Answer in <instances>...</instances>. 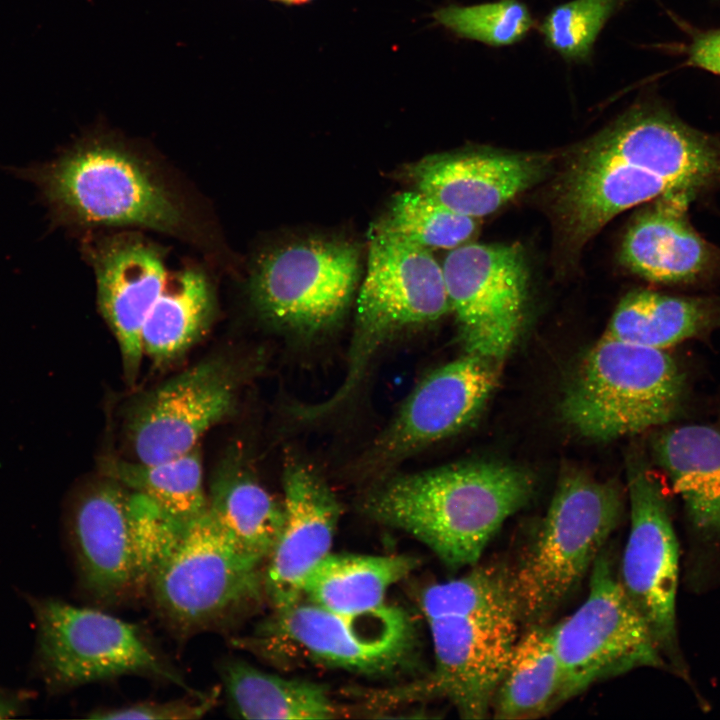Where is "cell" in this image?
I'll use <instances>...</instances> for the list:
<instances>
[{
  "mask_svg": "<svg viewBox=\"0 0 720 720\" xmlns=\"http://www.w3.org/2000/svg\"><path fill=\"white\" fill-rule=\"evenodd\" d=\"M720 185V138L689 126L658 103L640 102L587 140L555 190L571 248L612 218L672 193L695 198Z\"/></svg>",
  "mask_w": 720,
  "mask_h": 720,
  "instance_id": "obj_1",
  "label": "cell"
},
{
  "mask_svg": "<svg viewBox=\"0 0 720 720\" xmlns=\"http://www.w3.org/2000/svg\"><path fill=\"white\" fill-rule=\"evenodd\" d=\"M533 490L532 476L521 468L471 462L393 477L370 491L362 507L457 569L478 563L491 538Z\"/></svg>",
  "mask_w": 720,
  "mask_h": 720,
  "instance_id": "obj_2",
  "label": "cell"
},
{
  "mask_svg": "<svg viewBox=\"0 0 720 720\" xmlns=\"http://www.w3.org/2000/svg\"><path fill=\"white\" fill-rule=\"evenodd\" d=\"M12 171L37 187L54 226L195 233L187 206L158 169L112 134L94 131L51 161Z\"/></svg>",
  "mask_w": 720,
  "mask_h": 720,
  "instance_id": "obj_3",
  "label": "cell"
},
{
  "mask_svg": "<svg viewBox=\"0 0 720 720\" xmlns=\"http://www.w3.org/2000/svg\"><path fill=\"white\" fill-rule=\"evenodd\" d=\"M622 512L615 484L576 470L562 475L532 542L511 568L521 624H547L591 571Z\"/></svg>",
  "mask_w": 720,
  "mask_h": 720,
  "instance_id": "obj_4",
  "label": "cell"
},
{
  "mask_svg": "<svg viewBox=\"0 0 720 720\" xmlns=\"http://www.w3.org/2000/svg\"><path fill=\"white\" fill-rule=\"evenodd\" d=\"M447 312L451 309L442 264L431 251L374 226L345 377L328 399L302 407L303 417L320 418L342 407L392 336L435 322Z\"/></svg>",
  "mask_w": 720,
  "mask_h": 720,
  "instance_id": "obj_5",
  "label": "cell"
},
{
  "mask_svg": "<svg viewBox=\"0 0 720 720\" xmlns=\"http://www.w3.org/2000/svg\"><path fill=\"white\" fill-rule=\"evenodd\" d=\"M687 396L685 373L663 350L603 336L568 385L561 413L582 436L611 440L671 422Z\"/></svg>",
  "mask_w": 720,
  "mask_h": 720,
  "instance_id": "obj_6",
  "label": "cell"
},
{
  "mask_svg": "<svg viewBox=\"0 0 720 720\" xmlns=\"http://www.w3.org/2000/svg\"><path fill=\"white\" fill-rule=\"evenodd\" d=\"M176 531L155 503L115 481L85 489L67 520L81 588L96 602L113 604L148 587Z\"/></svg>",
  "mask_w": 720,
  "mask_h": 720,
  "instance_id": "obj_7",
  "label": "cell"
},
{
  "mask_svg": "<svg viewBox=\"0 0 720 720\" xmlns=\"http://www.w3.org/2000/svg\"><path fill=\"white\" fill-rule=\"evenodd\" d=\"M261 565L239 550L206 510L181 527L148 587L168 624L193 634L229 625L259 602Z\"/></svg>",
  "mask_w": 720,
  "mask_h": 720,
  "instance_id": "obj_8",
  "label": "cell"
},
{
  "mask_svg": "<svg viewBox=\"0 0 720 720\" xmlns=\"http://www.w3.org/2000/svg\"><path fill=\"white\" fill-rule=\"evenodd\" d=\"M37 639L33 672L51 693L123 675L158 677L184 687L136 625L89 607L27 596Z\"/></svg>",
  "mask_w": 720,
  "mask_h": 720,
  "instance_id": "obj_9",
  "label": "cell"
},
{
  "mask_svg": "<svg viewBox=\"0 0 720 720\" xmlns=\"http://www.w3.org/2000/svg\"><path fill=\"white\" fill-rule=\"evenodd\" d=\"M231 644L271 661L297 653L329 666L377 673L409 656L415 631L408 615L391 605L346 614L300 600L274 609L250 634L231 639Z\"/></svg>",
  "mask_w": 720,
  "mask_h": 720,
  "instance_id": "obj_10",
  "label": "cell"
},
{
  "mask_svg": "<svg viewBox=\"0 0 720 720\" xmlns=\"http://www.w3.org/2000/svg\"><path fill=\"white\" fill-rule=\"evenodd\" d=\"M590 572L585 601L550 626L565 702L597 682L637 668L669 669L645 620L624 592L607 547Z\"/></svg>",
  "mask_w": 720,
  "mask_h": 720,
  "instance_id": "obj_11",
  "label": "cell"
},
{
  "mask_svg": "<svg viewBox=\"0 0 720 720\" xmlns=\"http://www.w3.org/2000/svg\"><path fill=\"white\" fill-rule=\"evenodd\" d=\"M361 273L358 248L311 236L265 250L255 261L249 297L265 320L301 332L335 323L347 310Z\"/></svg>",
  "mask_w": 720,
  "mask_h": 720,
  "instance_id": "obj_12",
  "label": "cell"
},
{
  "mask_svg": "<svg viewBox=\"0 0 720 720\" xmlns=\"http://www.w3.org/2000/svg\"><path fill=\"white\" fill-rule=\"evenodd\" d=\"M627 474L630 527L619 580L669 670L687 678L676 622L680 552L669 502L642 459H633Z\"/></svg>",
  "mask_w": 720,
  "mask_h": 720,
  "instance_id": "obj_13",
  "label": "cell"
},
{
  "mask_svg": "<svg viewBox=\"0 0 720 720\" xmlns=\"http://www.w3.org/2000/svg\"><path fill=\"white\" fill-rule=\"evenodd\" d=\"M442 268L466 351L500 363L525 318L529 271L523 249L465 243L449 252Z\"/></svg>",
  "mask_w": 720,
  "mask_h": 720,
  "instance_id": "obj_14",
  "label": "cell"
},
{
  "mask_svg": "<svg viewBox=\"0 0 720 720\" xmlns=\"http://www.w3.org/2000/svg\"><path fill=\"white\" fill-rule=\"evenodd\" d=\"M498 364L468 353L428 374L363 456V472H381L474 420L498 380Z\"/></svg>",
  "mask_w": 720,
  "mask_h": 720,
  "instance_id": "obj_15",
  "label": "cell"
},
{
  "mask_svg": "<svg viewBox=\"0 0 720 720\" xmlns=\"http://www.w3.org/2000/svg\"><path fill=\"white\" fill-rule=\"evenodd\" d=\"M240 372L232 361H202L147 394L128 431L137 461L156 463L186 454L234 408Z\"/></svg>",
  "mask_w": 720,
  "mask_h": 720,
  "instance_id": "obj_16",
  "label": "cell"
},
{
  "mask_svg": "<svg viewBox=\"0 0 720 720\" xmlns=\"http://www.w3.org/2000/svg\"><path fill=\"white\" fill-rule=\"evenodd\" d=\"M434 651L432 674L399 696H439L464 719H483L521 624L517 615L445 616L427 619Z\"/></svg>",
  "mask_w": 720,
  "mask_h": 720,
  "instance_id": "obj_17",
  "label": "cell"
},
{
  "mask_svg": "<svg viewBox=\"0 0 720 720\" xmlns=\"http://www.w3.org/2000/svg\"><path fill=\"white\" fill-rule=\"evenodd\" d=\"M284 522L263 573L264 592L274 609L303 598L304 583L328 555L340 518V504L323 479L291 459L283 472Z\"/></svg>",
  "mask_w": 720,
  "mask_h": 720,
  "instance_id": "obj_18",
  "label": "cell"
},
{
  "mask_svg": "<svg viewBox=\"0 0 720 720\" xmlns=\"http://www.w3.org/2000/svg\"><path fill=\"white\" fill-rule=\"evenodd\" d=\"M99 309L120 347L126 374L136 376L142 357V329L170 274L162 249L134 234L87 246Z\"/></svg>",
  "mask_w": 720,
  "mask_h": 720,
  "instance_id": "obj_19",
  "label": "cell"
},
{
  "mask_svg": "<svg viewBox=\"0 0 720 720\" xmlns=\"http://www.w3.org/2000/svg\"><path fill=\"white\" fill-rule=\"evenodd\" d=\"M544 155L469 150L429 155L407 168L415 189L468 217L489 215L547 172Z\"/></svg>",
  "mask_w": 720,
  "mask_h": 720,
  "instance_id": "obj_20",
  "label": "cell"
},
{
  "mask_svg": "<svg viewBox=\"0 0 720 720\" xmlns=\"http://www.w3.org/2000/svg\"><path fill=\"white\" fill-rule=\"evenodd\" d=\"M684 193L658 197L633 217L623 237L620 260L653 283L696 286L720 275V248L691 225Z\"/></svg>",
  "mask_w": 720,
  "mask_h": 720,
  "instance_id": "obj_21",
  "label": "cell"
},
{
  "mask_svg": "<svg viewBox=\"0 0 720 720\" xmlns=\"http://www.w3.org/2000/svg\"><path fill=\"white\" fill-rule=\"evenodd\" d=\"M657 464L679 494L695 541L720 543V426L690 424L664 429L652 440Z\"/></svg>",
  "mask_w": 720,
  "mask_h": 720,
  "instance_id": "obj_22",
  "label": "cell"
},
{
  "mask_svg": "<svg viewBox=\"0 0 720 720\" xmlns=\"http://www.w3.org/2000/svg\"><path fill=\"white\" fill-rule=\"evenodd\" d=\"M720 328V297L670 295L647 289L626 294L604 336L661 349Z\"/></svg>",
  "mask_w": 720,
  "mask_h": 720,
  "instance_id": "obj_23",
  "label": "cell"
},
{
  "mask_svg": "<svg viewBox=\"0 0 720 720\" xmlns=\"http://www.w3.org/2000/svg\"><path fill=\"white\" fill-rule=\"evenodd\" d=\"M563 703L562 672L550 626H527L510 653L493 699L492 715L505 720L534 719Z\"/></svg>",
  "mask_w": 720,
  "mask_h": 720,
  "instance_id": "obj_24",
  "label": "cell"
},
{
  "mask_svg": "<svg viewBox=\"0 0 720 720\" xmlns=\"http://www.w3.org/2000/svg\"><path fill=\"white\" fill-rule=\"evenodd\" d=\"M207 512L239 550L261 563L268 559L284 522L283 502L232 462L214 477Z\"/></svg>",
  "mask_w": 720,
  "mask_h": 720,
  "instance_id": "obj_25",
  "label": "cell"
},
{
  "mask_svg": "<svg viewBox=\"0 0 720 720\" xmlns=\"http://www.w3.org/2000/svg\"><path fill=\"white\" fill-rule=\"evenodd\" d=\"M215 307L214 286L203 269L171 271L143 326V354L159 365L177 358L207 330Z\"/></svg>",
  "mask_w": 720,
  "mask_h": 720,
  "instance_id": "obj_26",
  "label": "cell"
},
{
  "mask_svg": "<svg viewBox=\"0 0 720 720\" xmlns=\"http://www.w3.org/2000/svg\"><path fill=\"white\" fill-rule=\"evenodd\" d=\"M416 565L408 555L330 553L308 575L303 597L339 613L370 611L385 604L388 590Z\"/></svg>",
  "mask_w": 720,
  "mask_h": 720,
  "instance_id": "obj_27",
  "label": "cell"
},
{
  "mask_svg": "<svg viewBox=\"0 0 720 720\" xmlns=\"http://www.w3.org/2000/svg\"><path fill=\"white\" fill-rule=\"evenodd\" d=\"M232 714L245 719H329L337 708L321 684L288 679L231 659L220 669Z\"/></svg>",
  "mask_w": 720,
  "mask_h": 720,
  "instance_id": "obj_28",
  "label": "cell"
},
{
  "mask_svg": "<svg viewBox=\"0 0 720 720\" xmlns=\"http://www.w3.org/2000/svg\"><path fill=\"white\" fill-rule=\"evenodd\" d=\"M105 474L142 494L174 520L186 524L207 510V494L199 446L181 456L156 463L109 460Z\"/></svg>",
  "mask_w": 720,
  "mask_h": 720,
  "instance_id": "obj_29",
  "label": "cell"
},
{
  "mask_svg": "<svg viewBox=\"0 0 720 720\" xmlns=\"http://www.w3.org/2000/svg\"><path fill=\"white\" fill-rule=\"evenodd\" d=\"M420 607L426 620L464 615L519 617L511 567L502 562L477 563L460 578L427 587Z\"/></svg>",
  "mask_w": 720,
  "mask_h": 720,
  "instance_id": "obj_30",
  "label": "cell"
},
{
  "mask_svg": "<svg viewBox=\"0 0 720 720\" xmlns=\"http://www.w3.org/2000/svg\"><path fill=\"white\" fill-rule=\"evenodd\" d=\"M374 226L430 251L452 250L474 235L477 219L459 214L415 189L395 195Z\"/></svg>",
  "mask_w": 720,
  "mask_h": 720,
  "instance_id": "obj_31",
  "label": "cell"
},
{
  "mask_svg": "<svg viewBox=\"0 0 720 720\" xmlns=\"http://www.w3.org/2000/svg\"><path fill=\"white\" fill-rule=\"evenodd\" d=\"M433 16L454 34L491 46L514 44L534 26L529 9L518 0L472 6L449 5L435 11Z\"/></svg>",
  "mask_w": 720,
  "mask_h": 720,
  "instance_id": "obj_32",
  "label": "cell"
},
{
  "mask_svg": "<svg viewBox=\"0 0 720 720\" xmlns=\"http://www.w3.org/2000/svg\"><path fill=\"white\" fill-rule=\"evenodd\" d=\"M620 0H572L554 8L541 24L546 43L567 61L582 62Z\"/></svg>",
  "mask_w": 720,
  "mask_h": 720,
  "instance_id": "obj_33",
  "label": "cell"
},
{
  "mask_svg": "<svg viewBox=\"0 0 720 720\" xmlns=\"http://www.w3.org/2000/svg\"><path fill=\"white\" fill-rule=\"evenodd\" d=\"M219 689L199 694L191 699H177L165 702H142L119 708H101L92 711V719H150L190 720L206 715L217 703Z\"/></svg>",
  "mask_w": 720,
  "mask_h": 720,
  "instance_id": "obj_34",
  "label": "cell"
},
{
  "mask_svg": "<svg viewBox=\"0 0 720 720\" xmlns=\"http://www.w3.org/2000/svg\"><path fill=\"white\" fill-rule=\"evenodd\" d=\"M688 63L720 75V29L697 35L687 50Z\"/></svg>",
  "mask_w": 720,
  "mask_h": 720,
  "instance_id": "obj_35",
  "label": "cell"
},
{
  "mask_svg": "<svg viewBox=\"0 0 720 720\" xmlns=\"http://www.w3.org/2000/svg\"><path fill=\"white\" fill-rule=\"evenodd\" d=\"M24 695L0 688V719L12 718L24 710Z\"/></svg>",
  "mask_w": 720,
  "mask_h": 720,
  "instance_id": "obj_36",
  "label": "cell"
},
{
  "mask_svg": "<svg viewBox=\"0 0 720 720\" xmlns=\"http://www.w3.org/2000/svg\"><path fill=\"white\" fill-rule=\"evenodd\" d=\"M276 1L282 2L287 5H301V4L307 3L311 0H276Z\"/></svg>",
  "mask_w": 720,
  "mask_h": 720,
  "instance_id": "obj_37",
  "label": "cell"
},
{
  "mask_svg": "<svg viewBox=\"0 0 720 720\" xmlns=\"http://www.w3.org/2000/svg\"><path fill=\"white\" fill-rule=\"evenodd\" d=\"M272 1H276V0H272Z\"/></svg>",
  "mask_w": 720,
  "mask_h": 720,
  "instance_id": "obj_38",
  "label": "cell"
}]
</instances>
